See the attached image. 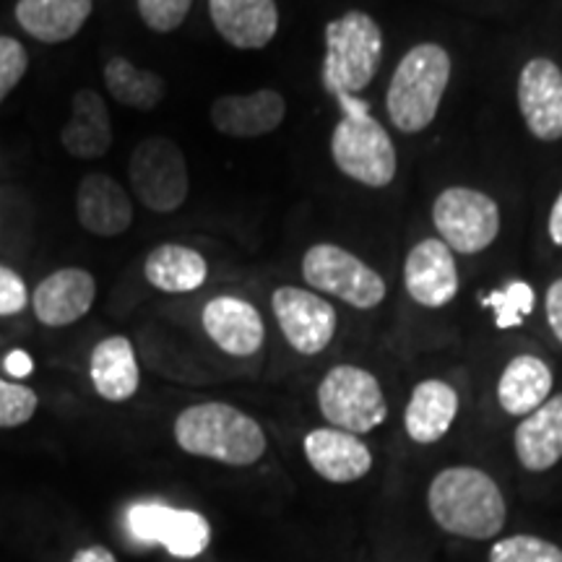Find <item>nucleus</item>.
<instances>
[{
  "label": "nucleus",
  "mask_w": 562,
  "mask_h": 562,
  "mask_svg": "<svg viewBox=\"0 0 562 562\" xmlns=\"http://www.w3.org/2000/svg\"><path fill=\"white\" fill-rule=\"evenodd\" d=\"M40 398L30 385L0 378V430L26 425L37 412Z\"/></svg>",
  "instance_id": "nucleus-30"
},
{
  "label": "nucleus",
  "mask_w": 562,
  "mask_h": 562,
  "mask_svg": "<svg viewBox=\"0 0 562 562\" xmlns=\"http://www.w3.org/2000/svg\"><path fill=\"white\" fill-rule=\"evenodd\" d=\"M484 307L495 311L497 328H516L529 318L533 311V290L526 281H510L505 290L490 292L482 300Z\"/></svg>",
  "instance_id": "nucleus-28"
},
{
  "label": "nucleus",
  "mask_w": 562,
  "mask_h": 562,
  "mask_svg": "<svg viewBox=\"0 0 562 562\" xmlns=\"http://www.w3.org/2000/svg\"><path fill=\"white\" fill-rule=\"evenodd\" d=\"M518 110L539 140L562 138V70L550 58H533L518 76Z\"/></svg>",
  "instance_id": "nucleus-12"
},
{
  "label": "nucleus",
  "mask_w": 562,
  "mask_h": 562,
  "mask_svg": "<svg viewBox=\"0 0 562 562\" xmlns=\"http://www.w3.org/2000/svg\"><path fill=\"white\" fill-rule=\"evenodd\" d=\"M128 178L133 195L154 214H172L188 199L186 154L172 138L151 136L144 138L131 154Z\"/></svg>",
  "instance_id": "nucleus-7"
},
{
  "label": "nucleus",
  "mask_w": 562,
  "mask_h": 562,
  "mask_svg": "<svg viewBox=\"0 0 562 562\" xmlns=\"http://www.w3.org/2000/svg\"><path fill=\"white\" fill-rule=\"evenodd\" d=\"M302 277L313 290L347 302L357 311H372L385 300V281L355 252L334 243H318L302 258Z\"/></svg>",
  "instance_id": "nucleus-8"
},
{
  "label": "nucleus",
  "mask_w": 562,
  "mask_h": 562,
  "mask_svg": "<svg viewBox=\"0 0 562 562\" xmlns=\"http://www.w3.org/2000/svg\"><path fill=\"white\" fill-rule=\"evenodd\" d=\"M305 456L318 476L334 484L357 482L372 469V453L360 435L336 430V427L307 432Z\"/></svg>",
  "instance_id": "nucleus-19"
},
{
  "label": "nucleus",
  "mask_w": 562,
  "mask_h": 562,
  "mask_svg": "<svg viewBox=\"0 0 562 562\" xmlns=\"http://www.w3.org/2000/svg\"><path fill=\"white\" fill-rule=\"evenodd\" d=\"M26 68H30L26 47L21 45L16 37L0 34V104L5 102V97H9L21 81H24Z\"/></svg>",
  "instance_id": "nucleus-32"
},
{
  "label": "nucleus",
  "mask_w": 562,
  "mask_h": 562,
  "mask_svg": "<svg viewBox=\"0 0 562 562\" xmlns=\"http://www.w3.org/2000/svg\"><path fill=\"white\" fill-rule=\"evenodd\" d=\"M456 414H459V393L451 385L446 381H422L406 404V435L414 442L430 446V442L446 438Z\"/></svg>",
  "instance_id": "nucleus-24"
},
{
  "label": "nucleus",
  "mask_w": 562,
  "mask_h": 562,
  "mask_svg": "<svg viewBox=\"0 0 562 562\" xmlns=\"http://www.w3.org/2000/svg\"><path fill=\"white\" fill-rule=\"evenodd\" d=\"M60 144L76 159H100L112 146V121L100 91L79 89L70 100V117L60 131Z\"/></svg>",
  "instance_id": "nucleus-20"
},
{
  "label": "nucleus",
  "mask_w": 562,
  "mask_h": 562,
  "mask_svg": "<svg viewBox=\"0 0 562 562\" xmlns=\"http://www.w3.org/2000/svg\"><path fill=\"white\" fill-rule=\"evenodd\" d=\"M550 364L533 355H518L508 362L501 381H497V402H501L505 414L526 417L550 398Z\"/></svg>",
  "instance_id": "nucleus-25"
},
{
  "label": "nucleus",
  "mask_w": 562,
  "mask_h": 562,
  "mask_svg": "<svg viewBox=\"0 0 562 562\" xmlns=\"http://www.w3.org/2000/svg\"><path fill=\"white\" fill-rule=\"evenodd\" d=\"M76 216L79 224L94 237H117L131 229L133 201L115 178L89 172L76 191Z\"/></svg>",
  "instance_id": "nucleus-16"
},
{
  "label": "nucleus",
  "mask_w": 562,
  "mask_h": 562,
  "mask_svg": "<svg viewBox=\"0 0 562 562\" xmlns=\"http://www.w3.org/2000/svg\"><path fill=\"white\" fill-rule=\"evenodd\" d=\"M144 277L154 290L186 294L206 284L209 263L199 250L188 248V245L165 243L149 252L144 263Z\"/></svg>",
  "instance_id": "nucleus-26"
},
{
  "label": "nucleus",
  "mask_w": 562,
  "mask_h": 562,
  "mask_svg": "<svg viewBox=\"0 0 562 562\" xmlns=\"http://www.w3.org/2000/svg\"><path fill=\"white\" fill-rule=\"evenodd\" d=\"M209 117L222 136H269L284 123L286 100L277 89H258L250 91V94H224L211 104Z\"/></svg>",
  "instance_id": "nucleus-13"
},
{
  "label": "nucleus",
  "mask_w": 562,
  "mask_h": 562,
  "mask_svg": "<svg viewBox=\"0 0 562 562\" xmlns=\"http://www.w3.org/2000/svg\"><path fill=\"white\" fill-rule=\"evenodd\" d=\"M427 505L442 531L463 539H492L505 526L501 487L474 467L442 469L427 492Z\"/></svg>",
  "instance_id": "nucleus-1"
},
{
  "label": "nucleus",
  "mask_w": 562,
  "mask_h": 562,
  "mask_svg": "<svg viewBox=\"0 0 562 562\" xmlns=\"http://www.w3.org/2000/svg\"><path fill=\"white\" fill-rule=\"evenodd\" d=\"M341 117L331 133L334 165L364 188H385L396 178V146L360 97H336Z\"/></svg>",
  "instance_id": "nucleus-4"
},
{
  "label": "nucleus",
  "mask_w": 562,
  "mask_h": 562,
  "mask_svg": "<svg viewBox=\"0 0 562 562\" xmlns=\"http://www.w3.org/2000/svg\"><path fill=\"white\" fill-rule=\"evenodd\" d=\"M451 68V55L435 42H422L404 55L385 91V110L398 131L422 133L438 117Z\"/></svg>",
  "instance_id": "nucleus-3"
},
{
  "label": "nucleus",
  "mask_w": 562,
  "mask_h": 562,
  "mask_svg": "<svg viewBox=\"0 0 562 562\" xmlns=\"http://www.w3.org/2000/svg\"><path fill=\"white\" fill-rule=\"evenodd\" d=\"M94 0H19L16 21L30 37L45 45H60L83 30Z\"/></svg>",
  "instance_id": "nucleus-22"
},
{
  "label": "nucleus",
  "mask_w": 562,
  "mask_h": 562,
  "mask_svg": "<svg viewBox=\"0 0 562 562\" xmlns=\"http://www.w3.org/2000/svg\"><path fill=\"white\" fill-rule=\"evenodd\" d=\"M136 3L140 19L149 30L170 34L188 19L193 0H136Z\"/></svg>",
  "instance_id": "nucleus-31"
},
{
  "label": "nucleus",
  "mask_w": 562,
  "mask_h": 562,
  "mask_svg": "<svg viewBox=\"0 0 562 562\" xmlns=\"http://www.w3.org/2000/svg\"><path fill=\"white\" fill-rule=\"evenodd\" d=\"M26 305H30L26 281L9 266L0 263V318L19 315L21 311H26Z\"/></svg>",
  "instance_id": "nucleus-33"
},
{
  "label": "nucleus",
  "mask_w": 562,
  "mask_h": 562,
  "mask_svg": "<svg viewBox=\"0 0 562 562\" xmlns=\"http://www.w3.org/2000/svg\"><path fill=\"white\" fill-rule=\"evenodd\" d=\"M104 83L108 91L125 108L149 112L165 100L167 83L154 70L136 68L123 55H112L104 66Z\"/></svg>",
  "instance_id": "nucleus-27"
},
{
  "label": "nucleus",
  "mask_w": 562,
  "mask_h": 562,
  "mask_svg": "<svg viewBox=\"0 0 562 562\" xmlns=\"http://www.w3.org/2000/svg\"><path fill=\"white\" fill-rule=\"evenodd\" d=\"M516 456L529 472H547L562 459V393L521 419L516 427Z\"/></svg>",
  "instance_id": "nucleus-21"
},
{
  "label": "nucleus",
  "mask_w": 562,
  "mask_h": 562,
  "mask_svg": "<svg viewBox=\"0 0 562 562\" xmlns=\"http://www.w3.org/2000/svg\"><path fill=\"white\" fill-rule=\"evenodd\" d=\"M547 321H550V328L554 339L562 344V279H554L547 290Z\"/></svg>",
  "instance_id": "nucleus-34"
},
{
  "label": "nucleus",
  "mask_w": 562,
  "mask_h": 562,
  "mask_svg": "<svg viewBox=\"0 0 562 562\" xmlns=\"http://www.w3.org/2000/svg\"><path fill=\"white\" fill-rule=\"evenodd\" d=\"M175 440L186 453L227 467H252L266 453L263 427L250 414L222 402L182 409L175 419Z\"/></svg>",
  "instance_id": "nucleus-2"
},
{
  "label": "nucleus",
  "mask_w": 562,
  "mask_h": 562,
  "mask_svg": "<svg viewBox=\"0 0 562 562\" xmlns=\"http://www.w3.org/2000/svg\"><path fill=\"white\" fill-rule=\"evenodd\" d=\"M383 58V32L364 11H347L328 21L326 55H323V87L328 94L357 97L375 79Z\"/></svg>",
  "instance_id": "nucleus-5"
},
{
  "label": "nucleus",
  "mask_w": 562,
  "mask_h": 562,
  "mask_svg": "<svg viewBox=\"0 0 562 562\" xmlns=\"http://www.w3.org/2000/svg\"><path fill=\"white\" fill-rule=\"evenodd\" d=\"M89 375L94 391L104 402L123 404L136 396L140 383V370L136 349L125 336H108L91 351Z\"/></svg>",
  "instance_id": "nucleus-23"
},
{
  "label": "nucleus",
  "mask_w": 562,
  "mask_h": 562,
  "mask_svg": "<svg viewBox=\"0 0 562 562\" xmlns=\"http://www.w3.org/2000/svg\"><path fill=\"white\" fill-rule=\"evenodd\" d=\"M318 406L328 425L351 435L375 430L389 417L378 378L355 364H339L326 372L318 385Z\"/></svg>",
  "instance_id": "nucleus-6"
},
{
  "label": "nucleus",
  "mask_w": 562,
  "mask_h": 562,
  "mask_svg": "<svg viewBox=\"0 0 562 562\" xmlns=\"http://www.w3.org/2000/svg\"><path fill=\"white\" fill-rule=\"evenodd\" d=\"M125 529L140 544H159L175 558H199L211 542V526L201 513L165 503H133L125 510Z\"/></svg>",
  "instance_id": "nucleus-10"
},
{
  "label": "nucleus",
  "mask_w": 562,
  "mask_h": 562,
  "mask_svg": "<svg viewBox=\"0 0 562 562\" xmlns=\"http://www.w3.org/2000/svg\"><path fill=\"white\" fill-rule=\"evenodd\" d=\"M97 300V279L87 269H60L32 292V311L42 326L63 328L81 321Z\"/></svg>",
  "instance_id": "nucleus-15"
},
{
  "label": "nucleus",
  "mask_w": 562,
  "mask_h": 562,
  "mask_svg": "<svg viewBox=\"0 0 562 562\" xmlns=\"http://www.w3.org/2000/svg\"><path fill=\"white\" fill-rule=\"evenodd\" d=\"M490 562H562V550L539 537H508L492 544Z\"/></svg>",
  "instance_id": "nucleus-29"
},
{
  "label": "nucleus",
  "mask_w": 562,
  "mask_h": 562,
  "mask_svg": "<svg viewBox=\"0 0 562 562\" xmlns=\"http://www.w3.org/2000/svg\"><path fill=\"white\" fill-rule=\"evenodd\" d=\"M70 562H117V560H115V554L108 550V547L91 544V547H87V550L76 552Z\"/></svg>",
  "instance_id": "nucleus-35"
},
{
  "label": "nucleus",
  "mask_w": 562,
  "mask_h": 562,
  "mask_svg": "<svg viewBox=\"0 0 562 562\" xmlns=\"http://www.w3.org/2000/svg\"><path fill=\"white\" fill-rule=\"evenodd\" d=\"M271 307L284 339L300 355H321L334 341L339 318L331 302L315 292L300 290V286H279L271 297Z\"/></svg>",
  "instance_id": "nucleus-11"
},
{
  "label": "nucleus",
  "mask_w": 562,
  "mask_h": 562,
  "mask_svg": "<svg viewBox=\"0 0 562 562\" xmlns=\"http://www.w3.org/2000/svg\"><path fill=\"white\" fill-rule=\"evenodd\" d=\"M432 222L440 240L453 252L474 256L501 235V209L474 188H448L432 203Z\"/></svg>",
  "instance_id": "nucleus-9"
},
{
  "label": "nucleus",
  "mask_w": 562,
  "mask_h": 562,
  "mask_svg": "<svg viewBox=\"0 0 562 562\" xmlns=\"http://www.w3.org/2000/svg\"><path fill=\"white\" fill-rule=\"evenodd\" d=\"M201 321L209 339L232 357H250L263 347V318L248 300L229 297V294L214 297L203 307Z\"/></svg>",
  "instance_id": "nucleus-17"
},
{
  "label": "nucleus",
  "mask_w": 562,
  "mask_h": 562,
  "mask_svg": "<svg viewBox=\"0 0 562 562\" xmlns=\"http://www.w3.org/2000/svg\"><path fill=\"white\" fill-rule=\"evenodd\" d=\"M214 30L237 50H261L279 32L277 0H209Z\"/></svg>",
  "instance_id": "nucleus-18"
},
{
  "label": "nucleus",
  "mask_w": 562,
  "mask_h": 562,
  "mask_svg": "<svg viewBox=\"0 0 562 562\" xmlns=\"http://www.w3.org/2000/svg\"><path fill=\"white\" fill-rule=\"evenodd\" d=\"M9 370L13 375H26V372H30V360H26L24 355H13L9 357Z\"/></svg>",
  "instance_id": "nucleus-37"
},
{
  "label": "nucleus",
  "mask_w": 562,
  "mask_h": 562,
  "mask_svg": "<svg viewBox=\"0 0 562 562\" xmlns=\"http://www.w3.org/2000/svg\"><path fill=\"white\" fill-rule=\"evenodd\" d=\"M404 284L409 297L422 307H442L459 294V269L453 250L442 240L414 245L404 263Z\"/></svg>",
  "instance_id": "nucleus-14"
},
{
  "label": "nucleus",
  "mask_w": 562,
  "mask_h": 562,
  "mask_svg": "<svg viewBox=\"0 0 562 562\" xmlns=\"http://www.w3.org/2000/svg\"><path fill=\"white\" fill-rule=\"evenodd\" d=\"M550 237L558 248H562V193L558 195V201H554L550 211Z\"/></svg>",
  "instance_id": "nucleus-36"
}]
</instances>
